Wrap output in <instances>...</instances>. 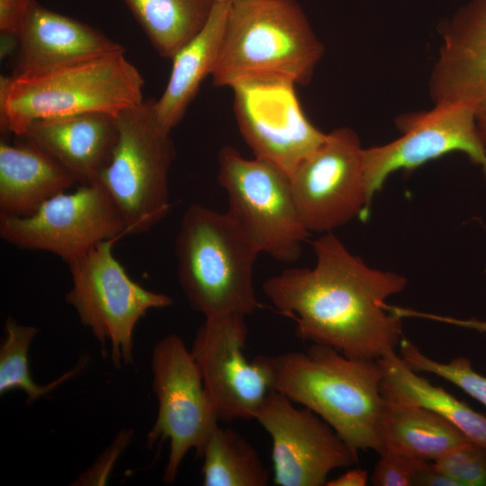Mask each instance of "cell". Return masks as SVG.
<instances>
[{
  "mask_svg": "<svg viewBox=\"0 0 486 486\" xmlns=\"http://www.w3.org/2000/svg\"><path fill=\"white\" fill-rule=\"evenodd\" d=\"M313 251L312 268H288L262 284L273 306L294 320L297 337L354 359L394 352L402 319L386 309V300L405 289L407 278L370 267L333 232L317 238Z\"/></svg>",
  "mask_w": 486,
  "mask_h": 486,
  "instance_id": "1",
  "label": "cell"
},
{
  "mask_svg": "<svg viewBox=\"0 0 486 486\" xmlns=\"http://www.w3.org/2000/svg\"><path fill=\"white\" fill-rule=\"evenodd\" d=\"M267 357L273 390L311 410L356 453L379 454L384 398L378 360L350 358L319 344Z\"/></svg>",
  "mask_w": 486,
  "mask_h": 486,
  "instance_id": "2",
  "label": "cell"
},
{
  "mask_svg": "<svg viewBox=\"0 0 486 486\" xmlns=\"http://www.w3.org/2000/svg\"><path fill=\"white\" fill-rule=\"evenodd\" d=\"M124 53L94 57L36 73L2 76V130L20 137L36 120L87 112L116 115L142 103L144 79Z\"/></svg>",
  "mask_w": 486,
  "mask_h": 486,
  "instance_id": "3",
  "label": "cell"
},
{
  "mask_svg": "<svg viewBox=\"0 0 486 486\" xmlns=\"http://www.w3.org/2000/svg\"><path fill=\"white\" fill-rule=\"evenodd\" d=\"M175 254L181 289L191 308L205 318L248 316L262 307L253 284L259 253L228 212L188 206Z\"/></svg>",
  "mask_w": 486,
  "mask_h": 486,
  "instance_id": "4",
  "label": "cell"
},
{
  "mask_svg": "<svg viewBox=\"0 0 486 486\" xmlns=\"http://www.w3.org/2000/svg\"><path fill=\"white\" fill-rule=\"evenodd\" d=\"M323 46L296 0H237L230 4L217 65L219 87L275 76L310 82Z\"/></svg>",
  "mask_w": 486,
  "mask_h": 486,
  "instance_id": "5",
  "label": "cell"
},
{
  "mask_svg": "<svg viewBox=\"0 0 486 486\" xmlns=\"http://www.w3.org/2000/svg\"><path fill=\"white\" fill-rule=\"evenodd\" d=\"M118 135L97 182L123 219L126 234L148 231L170 210L168 177L176 157L170 132L157 120L153 101L115 115Z\"/></svg>",
  "mask_w": 486,
  "mask_h": 486,
  "instance_id": "6",
  "label": "cell"
},
{
  "mask_svg": "<svg viewBox=\"0 0 486 486\" xmlns=\"http://www.w3.org/2000/svg\"><path fill=\"white\" fill-rule=\"evenodd\" d=\"M116 239L102 241L70 261L72 286L66 294L83 326L88 328L117 369L133 363V332L152 309L173 303L166 294L134 282L113 255Z\"/></svg>",
  "mask_w": 486,
  "mask_h": 486,
  "instance_id": "7",
  "label": "cell"
},
{
  "mask_svg": "<svg viewBox=\"0 0 486 486\" xmlns=\"http://www.w3.org/2000/svg\"><path fill=\"white\" fill-rule=\"evenodd\" d=\"M218 182L227 194V212L259 254L284 263L300 258L310 232L286 171L266 159L246 158L226 146L219 154Z\"/></svg>",
  "mask_w": 486,
  "mask_h": 486,
  "instance_id": "8",
  "label": "cell"
},
{
  "mask_svg": "<svg viewBox=\"0 0 486 486\" xmlns=\"http://www.w3.org/2000/svg\"><path fill=\"white\" fill-rule=\"evenodd\" d=\"M151 367L158 411L147 435V446L152 448L169 441L163 480L172 483L189 450L194 449L196 456L201 457L220 420L191 350L179 336L168 335L155 345Z\"/></svg>",
  "mask_w": 486,
  "mask_h": 486,
  "instance_id": "9",
  "label": "cell"
},
{
  "mask_svg": "<svg viewBox=\"0 0 486 486\" xmlns=\"http://www.w3.org/2000/svg\"><path fill=\"white\" fill-rule=\"evenodd\" d=\"M364 150L353 130L338 128L289 174L300 217L310 233L333 232L356 217L368 218Z\"/></svg>",
  "mask_w": 486,
  "mask_h": 486,
  "instance_id": "10",
  "label": "cell"
},
{
  "mask_svg": "<svg viewBox=\"0 0 486 486\" xmlns=\"http://www.w3.org/2000/svg\"><path fill=\"white\" fill-rule=\"evenodd\" d=\"M126 235L121 212L98 182L58 194L29 216L0 217L4 241L52 253L67 264L102 241Z\"/></svg>",
  "mask_w": 486,
  "mask_h": 486,
  "instance_id": "11",
  "label": "cell"
},
{
  "mask_svg": "<svg viewBox=\"0 0 486 486\" xmlns=\"http://www.w3.org/2000/svg\"><path fill=\"white\" fill-rule=\"evenodd\" d=\"M246 316L206 317L191 353L220 421L253 419L273 391L267 356L248 360Z\"/></svg>",
  "mask_w": 486,
  "mask_h": 486,
  "instance_id": "12",
  "label": "cell"
},
{
  "mask_svg": "<svg viewBox=\"0 0 486 486\" xmlns=\"http://www.w3.org/2000/svg\"><path fill=\"white\" fill-rule=\"evenodd\" d=\"M295 86L285 77L262 76L230 87L238 129L255 158L288 174L327 137L306 117Z\"/></svg>",
  "mask_w": 486,
  "mask_h": 486,
  "instance_id": "13",
  "label": "cell"
},
{
  "mask_svg": "<svg viewBox=\"0 0 486 486\" xmlns=\"http://www.w3.org/2000/svg\"><path fill=\"white\" fill-rule=\"evenodd\" d=\"M395 123L401 132L400 138L364 150L370 205L392 173L412 170L453 151L467 154L482 166L486 179V149L478 131L476 112L470 106L440 102L429 111L402 114Z\"/></svg>",
  "mask_w": 486,
  "mask_h": 486,
  "instance_id": "14",
  "label": "cell"
},
{
  "mask_svg": "<svg viewBox=\"0 0 486 486\" xmlns=\"http://www.w3.org/2000/svg\"><path fill=\"white\" fill-rule=\"evenodd\" d=\"M254 419L271 437L276 486L326 485L333 470L359 461L358 453L327 422L277 391L268 393Z\"/></svg>",
  "mask_w": 486,
  "mask_h": 486,
  "instance_id": "15",
  "label": "cell"
},
{
  "mask_svg": "<svg viewBox=\"0 0 486 486\" xmlns=\"http://www.w3.org/2000/svg\"><path fill=\"white\" fill-rule=\"evenodd\" d=\"M442 33L431 97L436 104L462 103L477 114L486 108V0L460 11Z\"/></svg>",
  "mask_w": 486,
  "mask_h": 486,
  "instance_id": "16",
  "label": "cell"
},
{
  "mask_svg": "<svg viewBox=\"0 0 486 486\" xmlns=\"http://www.w3.org/2000/svg\"><path fill=\"white\" fill-rule=\"evenodd\" d=\"M123 51L122 44L97 29L32 0L17 33L16 66L12 75L40 72Z\"/></svg>",
  "mask_w": 486,
  "mask_h": 486,
  "instance_id": "17",
  "label": "cell"
},
{
  "mask_svg": "<svg viewBox=\"0 0 486 486\" xmlns=\"http://www.w3.org/2000/svg\"><path fill=\"white\" fill-rule=\"evenodd\" d=\"M117 135L115 115L87 112L33 121L20 137L46 151L85 184L97 182Z\"/></svg>",
  "mask_w": 486,
  "mask_h": 486,
  "instance_id": "18",
  "label": "cell"
},
{
  "mask_svg": "<svg viewBox=\"0 0 486 486\" xmlns=\"http://www.w3.org/2000/svg\"><path fill=\"white\" fill-rule=\"evenodd\" d=\"M77 183L46 151L25 140L0 143V217H25Z\"/></svg>",
  "mask_w": 486,
  "mask_h": 486,
  "instance_id": "19",
  "label": "cell"
},
{
  "mask_svg": "<svg viewBox=\"0 0 486 486\" xmlns=\"http://www.w3.org/2000/svg\"><path fill=\"white\" fill-rule=\"evenodd\" d=\"M230 4L215 3L203 27L171 58L166 88L153 109L161 127L171 133L182 121L206 76H212L220 53Z\"/></svg>",
  "mask_w": 486,
  "mask_h": 486,
  "instance_id": "20",
  "label": "cell"
},
{
  "mask_svg": "<svg viewBox=\"0 0 486 486\" xmlns=\"http://www.w3.org/2000/svg\"><path fill=\"white\" fill-rule=\"evenodd\" d=\"M380 452L435 461L470 441L458 428L427 408L384 400L379 420Z\"/></svg>",
  "mask_w": 486,
  "mask_h": 486,
  "instance_id": "21",
  "label": "cell"
},
{
  "mask_svg": "<svg viewBox=\"0 0 486 486\" xmlns=\"http://www.w3.org/2000/svg\"><path fill=\"white\" fill-rule=\"evenodd\" d=\"M378 362L382 373L381 391L384 400L431 410L458 428L470 441L486 448V416L442 387L432 384L411 369L395 351Z\"/></svg>",
  "mask_w": 486,
  "mask_h": 486,
  "instance_id": "22",
  "label": "cell"
},
{
  "mask_svg": "<svg viewBox=\"0 0 486 486\" xmlns=\"http://www.w3.org/2000/svg\"><path fill=\"white\" fill-rule=\"evenodd\" d=\"M158 53L172 58L206 23L213 0H124Z\"/></svg>",
  "mask_w": 486,
  "mask_h": 486,
  "instance_id": "23",
  "label": "cell"
},
{
  "mask_svg": "<svg viewBox=\"0 0 486 486\" xmlns=\"http://www.w3.org/2000/svg\"><path fill=\"white\" fill-rule=\"evenodd\" d=\"M201 457L204 486H266L269 472L256 449L231 428L218 426Z\"/></svg>",
  "mask_w": 486,
  "mask_h": 486,
  "instance_id": "24",
  "label": "cell"
},
{
  "mask_svg": "<svg viewBox=\"0 0 486 486\" xmlns=\"http://www.w3.org/2000/svg\"><path fill=\"white\" fill-rule=\"evenodd\" d=\"M38 331L37 328L22 325L13 318L6 320L5 336L0 346L1 395L18 390L26 393L28 402H33L75 375L83 366H76L47 385L37 384L29 371L28 351Z\"/></svg>",
  "mask_w": 486,
  "mask_h": 486,
  "instance_id": "25",
  "label": "cell"
},
{
  "mask_svg": "<svg viewBox=\"0 0 486 486\" xmlns=\"http://www.w3.org/2000/svg\"><path fill=\"white\" fill-rule=\"evenodd\" d=\"M399 346L400 357L411 369L441 377L486 406V376L474 371L467 357H455L448 363L438 362L424 355L417 345L404 337Z\"/></svg>",
  "mask_w": 486,
  "mask_h": 486,
  "instance_id": "26",
  "label": "cell"
},
{
  "mask_svg": "<svg viewBox=\"0 0 486 486\" xmlns=\"http://www.w3.org/2000/svg\"><path fill=\"white\" fill-rule=\"evenodd\" d=\"M459 486H486V448L468 441L433 461Z\"/></svg>",
  "mask_w": 486,
  "mask_h": 486,
  "instance_id": "27",
  "label": "cell"
},
{
  "mask_svg": "<svg viewBox=\"0 0 486 486\" xmlns=\"http://www.w3.org/2000/svg\"><path fill=\"white\" fill-rule=\"evenodd\" d=\"M370 477L374 486H417L429 461L382 452Z\"/></svg>",
  "mask_w": 486,
  "mask_h": 486,
  "instance_id": "28",
  "label": "cell"
},
{
  "mask_svg": "<svg viewBox=\"0 0 486 486\" xmlns=\"http://www.w3.org/2000/svg\"><path fill=\"white\" fill-rule=\"evenodd\" d=\"M393 311L401 319L418 318L433 320L444 324L455 326L462 328L471 329L481 333H486V320L476 318L458 319L451 316H444L435 313L423 312L410 308L394 306Z\"/></svg>",
  "mask_w": 486,
  "mask_h": 486,
  "instance_id": "29",
  "label": "cell"
},
{
  "mask_svg": "<svg viewBox=\"0 0 486 486\" xmlns=\"http://www.w3.org/2000/svg\"><path fill=\"white\" fill-rule=\"evenodd\" d=\"M32 0H0L1 33L17 36Z\"/></svg>",
  "mask_w": 486,
  "mask_h": 486,
  "instance_id": "30",
  "label": "cell"
},
{
  "mask_svg": "<svg viewBox=\"0 0 486 486\" xmlns=\"http://www.w3.org/2000/svg\"><path fill=\"white\" fill-rule=\"evenodd\" d=\"M417 486H459L451 477L438 470L433 462H428L421 472Z\"/></svg>",
  "mask_w": 486,
  "mask_h": 486,
  "instance_id": "31",
  "label": "cell"
},
{
  "mask_svg": "<svg viewBox=\"0 0 486 486\" xmlns=\"http://www.w3.org/2000/svg\"><path fill=\"white\" fill-rule=\"evenodd\" d=\"M368 471L355 468L346 471L338 477L328 481V486H365L368 482Z\"/></svg>",
  "mask_w": 486,
  "mask_h": 486,
  "instance_id": "32",
  "label": "cell"
},
{
  "mask_svg": "<svg viewBox=\"0 0 486 486\" xmlns=\"http://www.w3.org/2000/svg\"><path fill=\"white\" fill-rule=\"evenodd\" d=\"M476 123L481 140L486 149V108L476 114Z\"/></svg>",
  "mask_w": 486,
  "mask_h": 486,
  "instance_id": "33",
  "label": "cell"
},
{
  "mask_svg": "<svg viewBox=\"0 0 486 486\" xmlns=\"http://www.w3.org/2000/svg\"><path fill=\"white\" fill-rule=\"evenodd\" d=\"M234 1H237V0H213L214 3H226V4H230Z\"/></svg>",
  "mask_w": 486,
  "mask_h": 486,
  "instance_id": "34",
  "label": "cell"
},
{
  "mask_svg": "<svg viewBox=\"0 0 486 486\" xmlns=\"http://www.w3.org/2000/svg\"><path fill=\"white\" fill-rule=\"evenodd\" d=\"M485 274H486V268H485Z\"/></svg>",
  "mask_w": 486,
  "mask_h": 486,
  "instance_id": "35",
  "label": "cell"
}]
</instances>
